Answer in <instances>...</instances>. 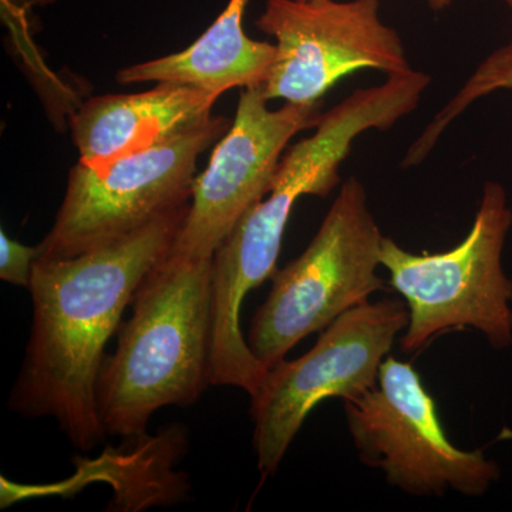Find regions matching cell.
I'll return each mask as SVG.
<instances>
[{
    "label": "cell",
    "instance_id": "obj_6",
    "mask_svg": "<svg viewBox=\"0 0 512 512\" xmlns=\"http://www.w3.org/2000/svg\"><path fill=\"white\" fill-rule=\"evenodd\" d=\"M231 127L214 116L160 146L70 170L55 224L37 261L74 258L106 247L191 201L198 157Z\"/></svg>",
    "mask_w": 512,
    "mask_h": 512
},
{
    "label": "cell",
    "instance_id": "obj_5",
    "mask_svg": "<svg viewBox=\"0 0 512 512\" xmlns=\"http://www.w3.org/2000/svg\"><path fill=\"white\" fill-rule=\"evenodd\" d=\"M383 238L367 207L365 187L349 178L311 244L275 272L271 293L255 312L248 346L266 369L284 362L301 340L382 291L377 268Z\"/></svg>",
    "mask_w": 512,
    "mask_h": 512
},
{
    "label": "cell",
    "instance_id": "obj_13",
    "mask_svg": "<svg viewBox=\"0 0 512 512\" xmlns=\"http://www.w3.org/2000/svg\"><path fill=\"white\" fill-rule=\"evenodd\" d=\"M498 90H512V40L500 49L494 50L477 67L476 72L471 74L470 79L461 87L460 92L448 101L440 113L436 114L433 121L424 128L421 136L407 151L403 167L409 168L423 163L433 147L436 146L444 130L460 114H463L474 101L490 96Z\"/></svg>",
    "mask_w": 512,
    "mask_h": 512
},
{
    "label": "cell",
    "instance_id": "obj_3",
    "mask_svg": "<svg viewBox=\"0 0 512 512\" xmlns=\"http://www.w3.org/2000/svg\"><path fill=\"white\" fill-rule=\"evenodd\" d=\"M212 258L168 254L143 279L97 379L111 436L141 437L157 410L191 406L210 384Z\"/></svg>",
    "mask_w": 512,
    "mask_h": 512
},
{
    "label": "cell",
    "instance_id": "obj_12",
    "mask_svg": "<svg viewBox=\"0 0 512 512\" xmlns=\"http://www.w3.org/2000/svg\"><path fill=\"white\" fill-rule=\"evenodd\" d=\"M248 0H229L227 8L183 52L121 69L120 84L174 82L220 97L228 90L259 87L268 79L276 46L245 33L242 20Z\"/></svg>",
    "mask_w": 512,
    "mask_h": 512
},
{
    "label": "cell",
    "instance_id": "obj_2",
    "mask_svg": "<svg viewBox=\"0 0 512 512\" xmlns=\"http://www.w3.org/2000/svg\"><path fill=\"white\" fill-rule=\"evenodd\" d=\"M429 74L387 76V82L356 90L323 114L315 133L281 158L268 197L245 212L212 261L211 386H231L254 396L266 369L242 335L239 313L249 291L275 275L282 239L302 195L328 197L353 141L367 130H390L419 107Z\"/></svg>",
    "mask_w": 512,
    "mask_h": 512
},
{
    "label": "cell",
    "instance_id": "obj_16",
    "mask_svg": "<svg viewBox=\"0 0 512 512\" xmlns=\"http://www.w3.org/2000/svg\"><path fill=\"white\" fill-rule=\"evenodd\" d=\"M504 2L512 9V0H504Z\"/></svg>",
    "mask_w": 512,
    "mask_h": 512
},
{
    "label": "cell",
    "instance_id": "obj_10",
    "mask_svg": "<svg viewBox=\"0 0 512 512\" xmlns=\"http://www.w3.org/2000/svg\"><path fill=\"white\" fill-rule=\"evenodd\" d=\"M261 86L242 89L237 114L192 183L190 211L170 254L212 258L237 222L271 190L292 137L322 119L318 103L269 110Z\"/></svg>",
    "mask_w": 512,
    "mask_h": 512
},
{
    "label": "cell",
    "instance_id": "obj_15",
    "mask_svg": "<svg viewBox=\"0 0 512 512\" xmlns=\"http://www.w3.org/2000/svg\"><path fill=\"white\" fill-rule=\"evenodd\" d=\"M303 2H312V0H303ZM426 2L434 12H440L451 5V0H426Z\"/></svg>",
    "mask_w": 512,
    "mask_h": 512
},
{
    "label": "cell",
    "instance_id": "obj_14",
    "mask_svg": "<svg viewBox=\"0 0 512 512\" xmlns=\"http://www.w3.org/2000/svg\"><path fill=\"white\" fill-rule=\"evenodd\" d=\"M39 248L26 247L0 232V279L8 284L29 288Z\"/></svg>",
    "mask_w": 512,
    "mask_h": 512
},
{
    "label": "cell",
    "instance_id": "obj_7",
    "mask_svg": "<svg viewBox=\"0 0 512 512\" xmlns=\"http://www.w3.org/2000/svg\"><path fill=\"white\" fill-rule=\"evenodd\" d=\"M345 414L360 460L380 468L404 493L481 497L500 480V467L483 450L451 444L436 402L410 363L387 356L376 386L346 400Z\"/></svg>",
    "mask_w": 512,
    "mask_h": 512
},
{
    "label": "cell",
    "instance_id": "obj_8",
    "mask_svg": "<svg viewBox=\"0 0 512 512\" xmlns=\"http://www.w3.org/2000/svg\"><path fill=\"white\" fill-rule=\"evenodd\" d=\"M409 320V308L399 299L363 303L328 326L306 355L269 370L251 397L262 477L274 476L319 403L330 397L357 399L376 386L383 359Z\"/></svg>",
    "mask_w": 512,
    "mask_h": 512
},
{
    "label": "cell",
    "instance_id": "obj_11",
    "mask_svg": "<svg viewBox=\"0 0 512 512\" xmlns=\"http://www.w3.org/2000/svg\"><path fill=\"white\" fill-rule=\"evenodd\" d=\"M218 97L188 84L161 82L136 94H104L72 116L83 163H101L160 146L212 119Z\"/></svg>",
    "mask_w": 512,
    "mask_h": 512
},
{
    "label": "cell",
    "instance_id": "obj_4",
    "mask_svg": "<svg viewBox=\"0 0 512 512\" xmlns=\"http://www.w3.org/2000/svg\"><path fill=\"white\" fill-rule=\"evenodd\" d=\"M512 210L503 185L487 183L464 241L441 254L416 255L383 238L380 262L410 312L400 348L412 353L448 330L476 329L491 348L512 346V279L503 249Z\"/></svg>",
    "mask_w": 512,
    "mask_h": 512
},
{
    "label": "cell",
    "instance_id": "obj_9",
    "mask_svg": "<svg viewBox=\"0 0 512 512\" xmlns=\"http://www.w3.org/2000/svg\"><path fill=\"white\" fill-rule=\"evenodd\" d=\"M380 0H266L256 28L276 40L261 89L268 100L318 103L343 77L363 69L412 72L402 37L379 18Z\"/></svg>",
    "mask_w": 512,
    "mask_h": 512
},
{
    "label": "cell",
    "instance_id": "obj_1",
    "mask_svg": "<svg viewBox=\"0 0 512 512\" xmlns=\"http://www.w3.org/2000/svg\"><path fill=\"white\" fill-rule=\"evenodd\" d=\"M191 201L133 234L86 252L36 261L29 292L33 323L25 360L9 397L23 417H53L77 450L107 436L96 389L104 348L148 272L174 247Z\"/></svg>",
    "mask_w": 512,
    "mask_h": 512
}]
</instances>
